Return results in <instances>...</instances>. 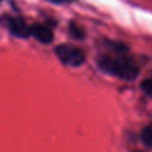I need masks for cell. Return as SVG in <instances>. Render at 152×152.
<instances>
[{"label": "cell", "instance_id": "9c48e42d", "mask_svg": "<svg viewBox=\"0 0 152 152\" xmlns=\"http://www.w3.org/2000/svg\"><path fill=\"white\" fill-rule=\"evenodd\" d=\"M135 152H140V151H135Z\"/></svg>", "mask_w": 152, "mask_h": 152}, {"label": "cell", "instance_id": "8992f818", "mask_svg": "<svg viewBox=\"0 0 152 152\" xmlns=\"http://www.w3.org/2000/svg\"><path fill=\"white\" fill-rule=\"evenodd\" d=\"M69 32H70V34L74 37V38H76V39H82L83 37H84V32H83V30L78 26V25H76V24H70V26H69Z\"/></svg>", "mask_w": 152, "mask_h": 152}, {"label": "cell", "instance_id": "5b68a950", "mask_svg": "<svg viewBox=\"0 0 152 152\" xmlns=\"http://www.w3.org/2000/svg\"><path fill=\"white\" fill-rule=\"evenodd\" d=\"M141 140L147 147H152V125L146 126L141 131Z\"/></svg>", "mask_w": 152, "mask_h": 152}, {"label": "cell", "instance_id": "ba28073f", "mask_svg": "<svg viewBox=\"0 0 152 152\" xmlns=\"http://www.w3.org/2000/svg\"><path fill=\"white\" fill-rule=\"evenodd\" d=\"M49 1L55 2V4H62V2H65V1H68V0H49Z\"/></svg>", "mask_w": 152, "mask_h": 152}, {"label": "cell", "instance_id": "277c9868", "mask_svg": "<svg viewBox=\"0 0 152 152\" xmlns=\"http://www.w3.org/2000/svg\"><path fill=\"white\" fill-rule=\"evenodd\" d=\"M31 36H33L38 42L43 44H49L53 39L51 28L43 24H34L33 26H31Z\"/></svg>", "mask_w": 152, "mask_h": 152}, {"label": "cell", "instance_id": "7a4b0ae2", "mask_svg": "<svg viewBox=\"0 0 152 152\" xmlns=\"http://www.w3.org/2000/svg\"><path fill=\"white\" fill-rule=\"evenodd\" d=\"M55 52H56L57 57L59 58V61L68 66H78L86 59V56L81 49L69 45V44L58 45L56 48Z\"/></svg>", "mask_w": 152, "mask_h": 152}, {"label": "cell", "instance_id": "3957f363", "mask_svg": "<svg viewBox=\"0 0 152 152\" xmlns=\"http://www.w3.org/2000/svg\"><path fill=\"white\" fill-rule=\"evenodd\" d=\"M8 28L15 37L26 38L31 36V26L20 18H8Z\"/></svg>", "mask_w": 152, "mask_h": 152}, {"label": "cell", "instance_id": "6da1fadb", "mask_svg": "<svg viewBox=\"0 0 152 152\" xmlns=\"http://www.w3.org/2000/svg\"><path fill=\"white\" fill-rule=\"evenodd\" d=\"M99 66L104 72L118 76L126 81L134 80L139 74L138 65L132 59L126 57L113 58L109 56H103L99 59Z\"/></svg>", "mask_w": 152, "mask_h": 152}, {"label": "cell", "instance_id": "52a82bcc", "mask_svg": "<svg viewBox=\"0 0 152 152\" xmlns=\"http://www.w3.org/2000/svg\"><path fill=\"white\" fill-rule=\"evenodd\" d=\"M141 89L145 94H147L148 96L152 97V77L146 78L141 82Z\"/></svg>", "mask_w": 152, "mask_h": 152}]
</instances>
